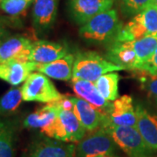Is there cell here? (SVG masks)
Wrapping results in <instances>:
<instances>
[{
    "label": "cell",
    "instance_id": "8fae6325",
    "mask_svg": "<svg viewBox=\"0 0 157 157\" xmlns=\"http://www.w3.org/2000/svg\"><path fill=\"white\" fill-rule=\"evenodd\" d=\"M68 45L65 43L38 40L33 43L28 61L47 64L58 60L68 54Z\"/></svg>",
    "mask_w": 157,
    "mask_h": 157
},
{
    "label": "cell",
    "instance_id": "484cf974",
    "mask_svg": "<svg viewBox=\"0 0 157 157\" xmlns=\"http://www.w3.org/2000/svg\"><path fill=\"white\" fill-rule=\"evenodd\" d=\"M150 5L152 0H121V11L126 16H135Z\"/></svg>",
    "mask_w": 157,
    "mask_h": 157
},
{
    "label": "cell",
    "instance_id": "5b68a950",
    "mask_svg": "<svg viewBox=\"0 0 157 157\" xmlns=\"http://www.w3.org/2000/svg\"><path fill=\"white\" fill-rule=\"evenodd\" d=\"M21 90L23 101L27 102L51 103L62 96L47 76L39 72L31 73L24 82Z\"/></svg>",
    "mask_w": 157,
    "mask_h": 157
},
{
    "label": "cell",
    "instance_id": "ffe728a7",
    "mask_svg": "<svg viewBox=\"0 0 157 157\" xmlns=\"http://www.w3.org/2000/svg\"><path fill=\"white\" fill-rule=\"evenodd\" d=\"M73 112L86 131H94L101 127L104 114L87 101L78 97H73Z\"/></svg>",
    "mask_w": 157,
    "mask_h": 157
},
{
    "label": "cell",
    "instance_id": "ba28073f",
    "mask_svg": "<svg viewBox=\"0 0 157 157\" xmlns=\"http://www.w3.org/2000/svg\"><path fill=\"white\" fill-rule=\"evenodd\" d=\"M103 122L121 127H137V115L132 97L122 95L118 97L111 104L110 109L104 115ZM101 123V124H102Z\"/></svg>",
    "mask_w": 157,
    "mask_h": 157
},
{
    "label": "cell",
    "instance_id": "6da1fadb",
    "mask_svg": "<svg viewBox=\"0 0 157 157\" xmlns=\"http://www.w3.org/2000/svg\"><path fill=\"white\" fill-rule=\"evenodd\" d=\"M74 56L72 79L95 82L106 73L125 70L123 67L107 60L95 52L81 51L78 52Z\"/></svg>",
    "mask_w": 157,
    "mask_h": 157
},
{
    "label": "cell",
    "instance_id": "e575fe53",
    "mask_svg": "<svg viewBox=\"0 0 157 157\" xmlns=\"http://www.w3.org/2000/svg\"><path fill=\"white\" fill-rule=\"evenodd\" d=\"M0 4H1V0H0Z\"/></svg>",
    "mask_w": 157,
    "mask_h": 157
},
{
    "label": "cell",
    "instance_id": "2e32d148",
    "mask_svg": "<svg viewBox=\"0 0 157 157\" xmlns=\"http://www.w3.org/2000/svg\"><path fill=\"white\" fill-rule=\"evenodd\" d=\"M73 89L78 98L87 101L104 115H106L110 109L112 103L101 95L94 82L82 79H73Z\"/></svg>",
    "mask_w": 157,
    "mask_h": 157
},
{
    "label": "cell",
    "instance_id": "ac0fdd59",
    "mask_svg": "<svg viewBox=\"0 0 157 157\" xmlns=\"http://www.w3.org/2000/svg\"><path fill=\"white\" fill-rule=\"evenodd\" d=\"M58 0H35L33 24L39 31H46L53 25L57 17Z\"/></svg>",
    "mask_w": 157,
    "mask_h": 157
},
{
    "label": "cell",
    "instance_id": "83f0119b",
    "mask_svg": "<svg viewBox=\"0 0 157 157\" xmlns=\"http://www.w3.org/2000/svg\"><path fill=\"white\" fill-rule=\"evenodd\" d=\"M52 103L60 109L67 110V111H73L74 109V102L73 97H68L66 95H62L59 100L52 101Z\"/></svg>",
    "mask_w": 157,
    "mask_h": 157
},
{
    "label": "cell",
    "instance_id": "7a4b0ae2",
    "mask_svg": "<svg viewBox=\"0 0 157 157\" xmlns=\"http://www.w3.org/2000/svg\"><path fill=\"white\" fill-rule=\"evenodd\" d=\"M121 27L122 25L119 20L117 11L111 8L83 25L79 28V35L90 42H113Z\"/></svg>",
    "mask_w": 157,
    "mask_h": 157
},
{
    "label": "cell",
    "instance_id": "836d02e7",
    "mask_svg": "<svg viewBox=\"0 0 157 157\" xmlns=\"http://www.w3.org/2000/svg\"><path fill=\"white\" fill-rule=\"evenodd\" d=\"M1 125H2V121H0V128H1Z\"/></svg>",
    "mask_w": 157,
    "mask_h": 157
},
{
    "label": "cell",
    "instance_id": "1f68e13d",
    "mask_svg": "<svg viewBox=\"0 0 157 157\" xmlns=\"http://www.w3.org/2000/svg\"><path fill=\"white\" fill-rule=\"evenodd\" d=\"M97 157H114L113 155H101V156H97Z\"/></svg>",
    "mask_w": 157,
    "mask_h": 157
},
{
    "label": "cell",
    "instance_id": "9c48e42d",
    "mask_svg": "<svg viewBox=\"0 0 157 157\" xmlns=\"http://www.w3.org/2000/svg\"><path fill=\"white\" fill-rule=\"evenodd\" d=\"M114 0H69L68 11L74 22L83 25L90 19L112 8Z\"/></svg>",
    "mask_w": 157,
    "mask_h": 157
},
{
    "label": "cell",
    "instance_id": "f546056e",
    "mask_svg": "<svg viewBox=\"0 0 157 157\" xmlns=\"http://www.w3.org/2000/svg\"><path fill=\"white\" fill-rule=\"evenodd\" d=\"M147 73L157 75V46L156 48H155V52H154L153 56H152L150 63H149Z\"/></svg>",
    "mask_w": 157,
    "mask_h": 157
},
{
    "label": "cell",
    "instance_id": "d4e9b609",
    "mask_svg": "<svg viewBox=\"0 0 157 157\" xmlns=\"http://www.w3.org/2000/svg\"><path fill=\"white\" fill-rule=\"evenodd\" d=\"M35 0H1L0 7L4 12L11 17H16L25 12Z\"/></svg>",
    "mask_w": 157,
    "mask_h": 157
},
{
    "label": "cell",
    "instance_id": "3957f363",
    "mask_svg": "<svg viewBox=\"0 0 157 157\" xmlns=\"http://www.w3.org/2000/svg\"><path fill=\"white\" fill-rule=\"evenodd\" d=\"M101 128L110 135L116 145L129 157H152L153 150L147 147L136 128L115 126L107 122H103Z\"/></svg>",
    "mask_w": 157,
    "mask_h": 157
},
{
    "label": "cell",
    "instance_id": "cb8c5ba5",
    "mask_svg": "<svg viewBox=\"0 0 157 157\" xmlns=\"http://www.w3.org/2000/svg\"><path fill=\"white\" fill-rule=\"evenodd\" d=\"M22 90L20 87H12L0 97V115L14 113L22 102Z\"/></svg>",
    "mask_w": 157,
    "mask_h": 157
},
{
    "label": "cell",
    "instance_id": "5bb4252c",
    "mask_svg": "<svg viewBox=\"0 0 157 157\" xmlns=\"http://www.w3.org/2000/svg\"><path fill=\"white\" fill-rule=\"evenodd\" d=\"M37 63L32 61H11L0 63V79L17 86L26 80L36 71Z\"/></svg>",
    "mask_w": 157,
    "mask_h": 157
},
{
    "label": "cell",
    "instance_id": "4316f807",
    "mask_svg": "<svg viewBox=\"0 0 157 157\" xmlns=\"http://www.w3.org/2000/svg\"><path fill=\"white\" fill-rule=\"evenodd\" d=\"M143 73L144 74L140 75L139 79L157 105V75L145 71H143Z\"/></svg>",
    "mask_w": 157,
    "mask_h": 157
},
{
    "label": "cell",
    "instance_id": "603a6c76",
    "mask_svg": "<svg viewBox=\"0 0 157 157\" xmlns=\"http://www.w3.org/2000/svg\"><path fill=\"white\" fill-rule=\"evenodd\" d=\"M0 157H14V128L7 121L0 128Z\"/></svg>",
    "mask_w": 157,
    "mask_h": 157
},
{
    "label": "cell",
    "instance_id": "52a82bcc",
    "mask_svg": "<svg viewBox=\"0 0 157 157\" xmlns=\"http://www.w3.org/2000/svg\"><path fill=\"white\" fill-rule=\"evenodd\" d=\"M85 134L86 129L73 111L59 108L52 139L65 142H78L84 138Z\"/></svg>",
    "mask_w": 157,
    "mask_h": 157
},
{
    "label": "cell",
    "instance_id": "44dd1931",
    "mask_svg": "<svg viewBox=\"0 0 157 157\" xmlns=\"http://www.w3.org/2000/svg\"><path fill=\"white\" fill-rule=\"evenodd\" d=\"M131 44L140 63L141 71L147 72L152 56L157 46V36H147L131 41Z\"/></svg>",
    "mask_w": 157,
    "mask_h": 157
},
{
    "label": "cell",
    "instance_id": "8992f818",
    "mask_svg": "<svg viewBox=\"0 0 157 157\" xmlns=\"http://www.w3.org/2000/svg\"><path fill=\"white\" fill-rule=\"evenodd\" d=\"M116 150V143L103 128L95 131L78 141L76 148L77 157H97L113 155Z\"/></svg>",
    "mask_w": 157,
    "mask_h": 157
},
{
    "label": "cell",
    "instance_id": "e0dca14e",
    "mask_svg": "<svg viewBox=\"0 0 157 157\" xmlns=\"http://www.w3.org/2000/svg\"><path fill=\"white\" fill-rule=\"evenodd\" d=\"M75 146L61 140L50 139L36 143L29 154V157H74Z\"/></svg>",
    "mask_w": 157,
    "mask_h": 157
},
{
    "label": "cell",
    "instance_id": "4fadbf2b",
    "mask_svg": "<svg viewBox=\"0 0 157 157\" xmlns=\"http://www.w3.org/2000/svg\"><path fill=\"white\" fill-rule=\"evenodd\" d=\"M107 59L109 61L123 67L125 70H139L141 66L132 46L131 41H113L108 48Z\"/></svg>",
    "mask_w": 157,
    "mask_h": 157
},
{
    "label": "cell",
    "instance_id": "7402d4cb",
    "mask_svg": "<svg viewBox=\"0 0 157 157\" xmlns=\"http://www.w3.org/2000/svg\"><path fill=\"white\" fill-rule=\"evenodd\" d=\"M120 75L116 72L108 73L101 76L94 82L97 90L107 101H115L119 96Z\"/></svg>",
    "mask_w": 157,
    "mask_h": 157
},
{
    "label": "cell",
    "instance_id": "d6986e66",
    "mask_svg": "<svg viewBox=\"0 0 157 157\" xmlns=\"http://www.w3.org/2000/svg\"><path fill=\"white\" fill-rule=\"evenodd\" d=\"M75 56L68 53L61 59L47 64H38L36 71L45 74L50 78L68 81L73 78V63Z\"/></svg>",
    "mask_w": 157,
    "mask_h": 157
},
{
    "label": "cell",
    "instance_id": "277c9868",
    "mask_svg": "<svg viewBox=\"0 0 157 157\" xmlns=\"http://www.w3.org/2000/svg\"><path fill=\"white\" fill-rule=\"evenodd\" d=\"M147 36H157V7L150 5L122 25L114 41L127 42Z\"/></svg>",
    "mask_w": 157,
    "mask_h": 157
},
{
    "label": "cell",
    "instance_id": "4dcf8cb0",
    "mask_svg": "<svg viewBox=\"0 0 157 157\" xmlns=\"http://www.w3.org/2000/svg\"><path fill=\"white\" fill-rule=\"evenodd\" d=\"M152 5H154L157 7V0H152Z\"/></svg>",
    "mask_w": 157,
    "mask_h": 157
},
{
    "label": "cell",
    "instance_id": "d6a6232c",
    "mask_svg": "<svg viewBox=\"0 0 157 157\" xmlns=\"http://www.w3.org/2000/svg\"><path fill=\"white\" fill-rule=\"evenodd\" d=\"M3 41H4V40H2V39H0V45H1V43H2Z\"/></svg>",
    "mask_w": 157,
    "mask_h": 157
},
{
    "label": "cell",
    "instance_id": "30bf717a",
    "mask_svg": "<svg viewBox=\"0 0 157 157\" xmlns=\"http://www.w3.org/2000/svg\"><path fill=\"white\" fill-rule=\"evenodd\" d=\"M59 108L52 103H47L35 112L30 113L24 121L27 128H39L46 137L52 139L54 127L58 119Z\"/></svg>",
    "mask_w": 157,
    "mask_h": 157
},
{
    "label": "cell",
    "instance_id": "7c38bea8",
    "mask_svg": "<svg viewBox=\"0 0 157 157\" xmlns=\"http://www.w3.org/2000/svg\"><path fill=\"white\" fill-rule=\"evenodd\" d=\"M33 42L22 35H16L4 40L0 45V63L19 60L28 61Z\"/></svg>",
    "mask_w": 157,
    "mask_h": 157
},
{
    "label": "cell",
    "instance_id": "f1b7e54d",
    "mask_svg": "<svg viewBox=\"0 0 157 157\" xmlns=\"http://www.w3.org/2000/svg\"><path fill=\"white\" fill-rule=\"evenodd\" d=\"M15 25V22H11L9 18L5 17H1L0 16V39L2 40H6V39L9 38L10 33L7 29V26L11 25Z\"/></svg>",
    "mask_w": 157,
    "mask_h": 157
},
{
    "label": "cell",
    "instance_id": "9a60e30c",
    "mask_svg": "<svg viewBox=\"0 0 157 157\" xmlns=\"http://www.w3.org/2000/svg\"><path fill=\"white\" fill-rule=\"evenodd\" d=\"M137 115V127L147 147L152 150H157V115L147 111L141 105L135 107Z\"/></svg>",
    "mask_w": 157,
    "mask_h": 157
}]
</instances>
